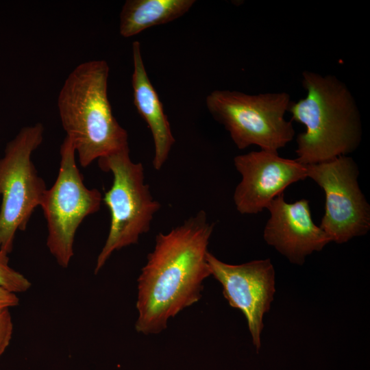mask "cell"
<instances>
[{"label":"cell","mask_w":370,"mask_h":370,"mask_svg":"<svg viewBox=\"0 0 370 370\" xmlns=\"http://www.w3.org/2000/svg\"><path fill=\"white\" fill-rule=\"evenodd\" d=\"M109 71L105 60L81 63L68 75L58 97L62 127L84 168L129 147L127 132L113 115L108 99Z\"/></svg>","instance_id":"obj_3"},{"label":"cell","mask_w":370,"mask_h":370,"mask_svg":"<svg viewBox=\"0 0 370 370\" xmlns=\"http://www.w3.org/2000/svg\"><path fill=\"white\" fill-rule=\"evenodd\" d=\"M8 255L0 250V286L16 294L27 291L32 283L10 266Z\"/></svg>","instance_id":"obj_14"},{"label":"cell","mask_w":370,"mask_h":370,"mask_svg":"<svg viewBox=\"0 0 370 370\" xmlns=\"http://www.w3.org/2000/svg\"><path fill=\"white\" fill-rule=\"evenodd\" d=\"M301 84L306 96L291 101L292 121L305 132L296 138L295 159L313 164L354 151L362 140V121L356 102L347 86L332 75L304 71Z\"/></svg>","instance_id":"obj_2"},{"label":"cell","mask_w":370,"mask_h":370,"mask_svg":"<svg viewBox=\"0 0 370 370\" xmlns=\"http://www.w3.org/2000/svg\"><path fill=\"white\" fill-rule=\"evenodd\" d=\"M43 134L40 123L21 128L7 143L0 158V250L8 254L17 231L26 230L47 189L32 160Z\"/></svg>","instance_id":"obj_6"},{"label":"cell","mask_w":370,"mask_h":370,"mask_svg":"<svg viewBox=\"0 0 370 370\" xmlns=\"http://www.w3.org/2000/svg\"><path fill=\"white\" fill-rule=\"evenodd\" d=\"M60 163L53 186L47 189L40 207L47 222V247L56 262L67 268L74 256L76 232L88 215L99 211L103 196L84 183L75 160V149L65 137L60 149Z\"/></svg>","instance_id":"obj_7"},{"label":"cell","mask_w":370,"mask_h":370,"mask_svg":"<svg viewBox=\"0 0 370 370\" xmlns=\"http://www.w3.org/2000/svg\"><path fill=\"white\" fill-rule=\"evenodd\" d=\"M291 101L285 92L249 95L215 90L206 97V105L239 149L257 145L278 151L295 136L292 122L285 119Z\"/></svg>","instance_id":"obj_5"},{"label":"cell","mask_w":370,"mask_h":370,"mask_svg":"<svg viewBox=\"0 0 370 370\" xmlns=\"http://www.w3.org/2000/svg\"><path fill=\"white\" fill-rule=\"evenodd\" d=\"M14 324L9 308L0 309V357L11 342Z\"/></svg>","instance_id":"obj_15"},{"label":"cell","mask_w":370,"mask_h":370,"mask_svg":"<svg viewBox=\"0 0 370 370\" xmlns=\"http://www.w3.org/2000/svg\"><path fill=\"white\" fill-rule=\"evenodd\" d=\"M234 164L242 179L233 199L243 214L261 212L288 186L307 177L306 165L282 158L278 151L260 149L238 155Z\"/></svg>","instance_id":"obj_10"},{"label":"cell","mask_w":370,"mask_h":370,"mask_svg":"<svg viewBox=\"0 0 370 370\" xmlns=\"http://www.w3.org/2000/svg\"><path fill=\"white\" fill-rule=\"evenodd\" d=\"M195 3V0H127L120 13V34L129 38L171 22L186 14Z\"/></svg>","instance_id":"obj_13"},{"label":"cell","mask_w":370,"mask_h":370,"mask_svg":"<svg viewBox=\"0 0 370 370\" xmlns=\"http://www.w3.org/2000/svg\"><path fill=\"white\" fill-rule=\"evenodd\" d=\"M267 209L270 217L264 229V239L291 262L301 265L307 256L332 242L314 223L308 199L288 203L282 193Z\"/></svg>","instance_id":"obj_11"},{"label":"cell","mask_w":370,"mask_h":370,"mask_svg":"<svg viewBox=\"0 0 370 370\" xmlns=\"http://www.w3.org/2000/svg\"><path fill=\"white\" fill-rule=\"evenodd\" d=\"M132 47L134 104L150 129L154 144L152 164L153 168L159 171L168 159L175 140L163 105L145 70L140 44L138 41H134Z\"/></svg>","instance_id":"obj_12"},{"label":"cell","mask_w":370,"mask_h":370,"mask_svg":"<svg viewBox=\"0 0 370 370\" xmlns=\"http://www.w3.org/2000/svg\"><path fill=\"white\" fill-rule=\"evenodd\" d=\"M307 177L324 191L325 213L319 227L336 243L366 234L370 206L358 184L359 170L351 157L342 156L306 165Z\"/></svg>","instance_id":"obj_8"},{"label":"cell","mask_w":370,"mask_h":370,"mask_svg":"<svg viewBox=\"0 0 370 370\" xmlns=\"http://www.w3.org/2000/svg\"><path fill=\"white\" fill-rule=\"evenodd\" d=\"M99 168L112 173L113 180L103 201L110 210V225L95 267L97 274L115 251L138 243L147 232L161 206L145 183L144 167L134 162L129 147L98 159Z\"/></svg>","instance_id":"obj_4"},{"label":"cell","mask_w":370,"mask_h":370,"mask_svg":"<svg viewBox=\"0 0 370 370\" xmlns=\"http://www.w3.org/2000/svg\"><path fill=\"white\" fill-rule=\"evenodd\" d=\"M214 223L200 210L167 233L156 236L138 283L137 332L157 334L187 307L197 302L211 275L208 246Z\"/></svg>","instance_id":"obj_1"},{"label":"cell","mask_w":370,"mask_h":370,"mask_svg":"<svg viewBox=\"0 0 370 370\" xmlns=\"http://www.w3.org/2000/svg\"><path fill=\"white\" fill-rule=\"evenodd\" d=\"M19 304V298L16 293L0 286V309L16 307Z\"/></svg>","instance_id":"obj_16"},{"label":"cell","mask_w":370,"mask_h":370,"mask_svg":"<svg viewBox=\"0 0 370 370\" xmlns=\"http://www.w3.org/2000/svg\"><path fill=\"white\" fill-rule=\"evenodd\" d=\"M207 261L211 275L221 283L230 306L244 314L253 344L258 351L263 317L270 309L275 291V270L271 260L231 264L208 251Z\"/></svg>","instance_id":"obj_9"}]
</instances>
